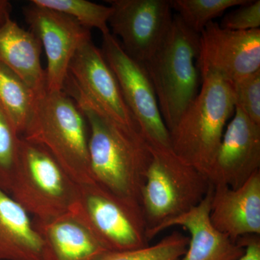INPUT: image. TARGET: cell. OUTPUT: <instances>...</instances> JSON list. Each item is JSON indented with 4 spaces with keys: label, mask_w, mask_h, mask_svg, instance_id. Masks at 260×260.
Here are the masks:
<instances>
[{
    "label": "cell",
    "mask_w": 260,
    "mask_h": 260,
    "mask_svg": "<svg viewBox=\"0 0 260 260\" xmlns=\"http://www.w3.org/2000/svg\"><path fill=\"white\" fill-rule=\"evenodd\" d=\"M63 90L76 102L88 121L92 180L140 207V191L151 156L150 144L141 133L125 129L104 115L69 76Z\"/></svg>",
    "instance_id": "cell-1"
},
{
    "label": "cell",
    "mask_w": 260,
    "mask_h": 260,
    "mask_svg": "<svg viewBox=\"0 0 260 260\" xmlns=\"http://www.w3.org/2000/svg\"><path fill=\"white\" fill-rule=\"evenodd\" d=\"M150 156L140 191V207L149 241L172 219L198 206L211 183L171 148L150 144Z\"/></svg>",
    "instance_id": "cell-2"
},
{
    "label": "cell",
    "mask_w": 260,
    "mask_h": 260,
    "mask_svg": "<svg viewBox=\"0 0 260 260\" xmlns=\"http://www.w3.org/2000/svg\"><path fill=\"white\" fill-rule=\"evenodd\" d=\"M22 138L47 149L77 184L93 182L88 121L64 90L46 89L37 94L34 114Z\"/></svg>",
    "instance_id": "cell-3"
},
{
    "label": "cell",
    "mask_w": 260,
    "mask_h": 260,
    "mask_svg": "<svg viewBox=\"0 0 260 260\" xmlns=\"http://www.w3.org/2000/svg\"><path fill=\"white\" fill-rule=\"evenodd\" d=\"M201 78L194 102L169 133L176 155L207 176L236 104L232 83L213 73Z\"/></svg>",
    "instance_id": "cell-4"
},
{
    "label": "cell",
    "mask_w": 260,
    "mask_h": 260,
    "mask_svg": "<svg viewBox=\"0 0 260 260\" xmlns=\"http://www.w3.org/2000/svg\"><path fill=\"white\" fill-rule=\"evenodd\" d=\"M200 35L174 17L167 37L145 64L168 130L177 124L199 93L197 63Z\"/></svg>",
    "instance_id": "cell-5"
},
{
    "label": "cell",
    "mask_w": 260,
    "mask_h": 260,
    "mask_svg": "<svg viewBox=\"0 0 260 260\" xmlns=\"http://www.w3.org/2000/svg\"><path fill=\"white\" fill-rule=\"evenodd\" d=\"M78 184L42 145L21 137L9 194L39 220L70 213Z\"/></svg>",
    "instance_id": "cell-6"
},
{
    "label": "cell",
    "mask_w": 260,
    "mask_h": 260,
    "mask_svg": "<svg viewBox=\"0 0 260 260\" xmlns=\"http://www.w3.org/2000/svg\"><path fill=\"white\" fill-rule=\"evenodd\" d=\"M70 213L88 228L107 251L135 250L150 246L141 208L93 181L78 184Z\"/></svg>",
    "instance_id": "cell-7"
},
{
    "label": "cell",
    "mask_w": 260,
    "mask_h": 260,
    "mask_svg": "<svg viewBox=\"0 0 260 260\" xmlns=\"http://www.w3.org/2000/svg\"><path fill=\"white\" fill-rule=\"evenodd\" d=\"M103 36L101 49L115 75L130 112L149 144L171 148L170 136L159 109L146 68L128 55L112 32Z\"/></svg>",
    "instance_id": "cell-8"
},
{
    "label": "cell",
    "mask_w": 260,
    "mask_h": 260,
    "mask_svg": "<svg viewBox=\"0 0 260 260\" xmlns=\"http://www.w3.org/2000/svg\"><path fill=\"white\" fill-rule=\"evenodd\" d=\"M112 35L128 55L145 64L160 47L173 22L168 0H108Z\"/></svg>",
    "instance_id": "cell-9"
},
{
    "label": "cell",
    "mask_w": 260,
    "mask_h": 260,
    "mask_svg": "<svg viewBox=\"0 0 260 260\" xmlns=\"http://www.w3.org/2000/svg\"><path fill=\"white\" fill-rule=\"evenodd\" d=\"M23 11L30 31L39 39L47 55V89L61 91L75 53L83 43L91 39L90 30L69 15L31 2Z\"/></svg>",
    "instance_id": "cell-10"
},
{
    "label": "cell",
    "mask_w": 260,
    "mask_h": 260,
    "mask_svg": "<svg viewBox=\"0 0 260 260\" xmlns=\"http://www.w3.org/2000/svg\"><path fill=\"white\" fill-rule=\"evenodd\" d=\"M197 66L234 83L260 70V29L235 31L210 22L200 34Z\"/></svg>",
    "instance_id": "cell-11"
},
{
    "label": "cell",
    "mask_w": 260,
    "mask_h": 260,
    "mask_svg": "<svg viewBox=\"0 0 260 260\" xmlns=\"http://www.w3.org/2000/svg\"><path fill=\"white\" fill-rule=\"evenodd\" d=\"M68 76L104 115L125 129L141 133L115 75L91 39L78 48L70 62Z\"/></svg>",
    "instance_id": "cell-12"
},
{
    "label": "cell",
    "mask_w": 260,
    "mask_h": 260,
    "mask_svg": "<svg viewBox=\"0 0 260 260\" xmlns=\"http://www.w3.org/2000/svg\"><path fill=\"white\" fill-rule=\"evenodd\" d=\"M260 170V125L235 108L207 174L213 186L236 189Z\"/></svg>",
    "instance_id": "cell-13"
},
{
    "label": "cell",
    "mask_w": 260,
    "mask_h": 260,
    "mask_svg": "<svg viewBox=\"0 0 260 260\" xmlns=\"http://www.w3.org/2000/svg\"><path fill=\"white\" fill-rule=\"evenodd\" d=\"M210 221L234 242L248 235H260V170L236 189L213 186Z\"/></svg>",
    "instance_id": "cell-14"
},
{
    "label": "cell",
    "mask_w": 260,
    "mask_h": 260,
    "mask_svg": "<svg viewBox=\"0 0 260 260\" xmlns=\"http://www.w3.org/2000/svg\"><path fill=\"white\" fill-rule=\"evenodd\" d=\"M212 184L205 199L187 213L172 219L164 225L185 228L190 234L189 246L181 260H238L244 254V248L218 232L210 221L213 196Z\"/></svg>",
    "instance_id": "cell-15"
},
{
    "label": "cell",
    "mask_w": 260,
    "mask_h": 260,
    "mask_svg": "<svg viewBox=\"0 0 260 260\" xmlns=\"http://www.w3.org/2000/svg\"><path fill=\"white\" fill-rule=\"evenodd\" d=\"M32 222L42 239L45 260H95L107 251L72 213Z\"/></svg>",
    "instance_id": "cell-16"
},
{
    "label": "cell",
    "mask_w": 260,
    "mask_h": 260,
    "mask_svg": "<svg viewBox=\"0 0 260 260\" xmlns=\"http://www.w3.org/2000/svg\"><path fill=\"white\" fill-rule=\"evenodd\" d=\"M42 49L39 39L10 17L0 25V63L37 94L47 89L45 70L41 63Z\"/></svg>",
    "instance_id": "cell-17"
},
{
    "label": "cell",
    "mask_w": 260,
    "mask_h": 260,
    "mask_svg": "<svg viewBox=\"0 0 260 260\" xmlns=\"http://www.w3.org/2000/svg\"><path fill=\"white\" fill-rule=\"evenodd\" d=\"M0 260H45L42 239L29 214L2 189Z\"/></svg>",
    "instance_id": "cell-18"
},
{
    "label": "cell",
    "mask_w": 260,
    "mask_h": 260,
    "mask_svg": "<svg viewBox=\"0 0 260 260\" xmlns=\"http://www.w3.org/2000/svg\"><path fill=\"white\" fill-rule=\"evenodd\" d=\"M37 98L21 78L0 63V108L21 137L34 114Z\"/></svg>",
    "instance_id": "cell-19"
},
{
    "label": "cell",
    "mask_w": 260,
    "mask_h": 260,
    "mask_svg": "<svg viewBox=\"0 0 260 260\" xmlns=\"http://www.w3.org/2000/svg\"><path fill=\"white\" fill-rule=\"evenodd\" d=\"M251 0H171L172 10L188 28L200 34L214 19L229 8L247 4Z\"/></svg>",
    "instance_id": "cell-20"
},
{
    "label": "cell",
    "mask_w": 260,
    "mask_h": 260,
    "mask_svg": "<svg viewBox=\"0 0 260 260\" xmlns=\"http://www.w3.org/2000/svg\"><path fill=\"white\" fill-rule=\"evenodd\" d=\"M34 4L69 15L85 28H96L102 35L111 32L109 20L112 14L110 7L87 0H32Z\"/></svg>",
    "instance_id": "cell-21"
},
{
    "label": "cell",
    "mask_w": 260,
    "mask_h": 260,
    "mask_svg": "<svg viewBox=\"0 0 260 260\" xmlns=\"http://www.w3.org/2000/svg\"><path fill=\"white\" fill-rule=\"evenodd\" d=\"M189 243V237L173 232L153 246L135 250L107 251L95 260H181Z\"/></svg>",
    "instance_id": "cell-22"
},
{
    "label": "cell",
    "mask_w": 260,
    "mask_h": 260,
    "mask_svg": "<svg viewBox=\"0 0 260 260\" xmlns=\"http://www.w3.org/2000/svg\"><path fill=\"white\" fill-rule=\"evenodd\" d=\"M21 136L0 108V189L9 194L18 165Z\"/></svg>",
    "instance_id": "cell-23"
},
{
    "label": "cell",
    "mask_w": 260,
    "mask_h": 260,
    "mask_svg": "<svg viewBox=\"0 0 260 260\" xmlns=\"http://www.w3.org/2000/svg\"><path fill=\"white\" fill-rule=\"evenodd\" d=\"M236 107L260 125V70L232 83Z\"/></svg>",
    "instance_id": "cell-24"
},
{
    "label": "cell",
    "mask_w": 260,
    "mask_h": 260,
    "mask_svg": "<svg viewBox=\"0 0 260 260\" xmlns=\"http://www.w3.org/2000/svg\"><path fill=\"white\" fill-rule=\"evenodd\" d=\"M220 26L226 30L235 31L259 29L260 1L249 2L247 4L238 7L223 17Z\"/></svg>",
    "instance_id": "cell-25"
},
{
    "label": "cell",
    "mask_w": 260,
    "mask_h": 260,
    "mask_svg": "<svg viewBox=\"0 0 260 260\" xmlns=\"http://www.w3.org/2000/svg\"><path fill=\"white\" fill-rule=\"evenodd\" d=\"M237 242L244 248V254L238 260H260L259 235H248L238 239Z\"/></svg>",
    "instance_id": "cell-26"
},
{
    "label": "cell",
    "mask_w": 260,
    "mask_h": 260,
    "mask_svg": "<svg viewBox=\"0 0 260 260\" xmlns=\"http://www.w3.org/2000/svg\"><path fill=\"white\" fill-rule=\"evenodd\" d=\"M12 5L8 0H0V25L10 17Z\"/></svg>",
    "instance_id": "cell-27"
}]
</instances>
